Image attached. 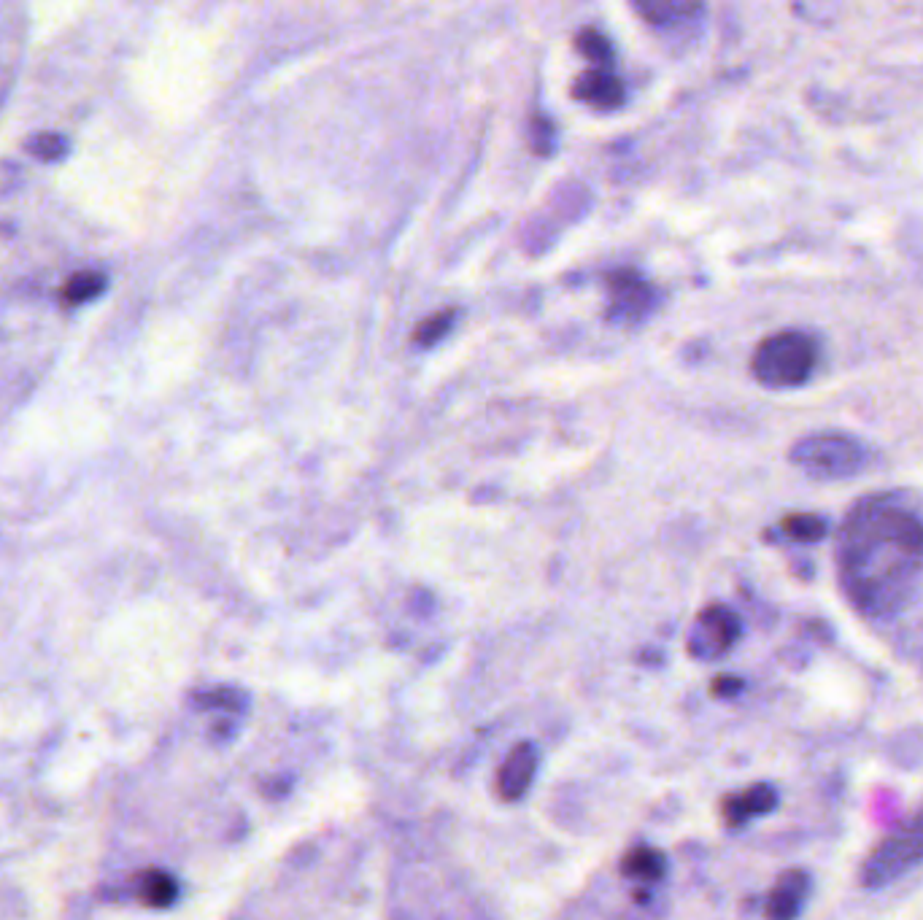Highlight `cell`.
<instances>
[{"label":"cell","instance_id":"6da1fadb","mask_svg":"<svg viewBox=\"0 0 923 920\" xmlns=\"http://www.w3.org/2000/svg\"><path fill=\"white\" fill-rule=\"evenodd\" d=\"M923 567V521L888 497L848 513L837 540L840 586L864 616H894Z\"/></svg>","mask_w":923,"mask_h":920},{"label":"cell","instance_id":"7a4b0ae2","mask_svg":"<svg viewBox=\"0 0 923 920\" xmlns=\"http://www.w3.org/2000/svg\"><path fill=\"white\" fill-rule=\"evenodd\" d=\"M753 376L767 389H797L816 370V340L805 332H775L753 354Z\"/></svg>","mask_w":923,"mask_h":920},{"label":"cell","instance_id":"3957f363","mask_svg":"<svg viewBox=\"0 0 923 920\" xmlns=\"http://www.w3.org/2000/svg\"><path fill=\"white\" fill-rule=\"evenodd\" d=\"M791 462L802 473L821 478V481H845L861 473V467L867 465V448L851 435L818 432V435H807L791 448Z\"/></svg>","mask_w":923,"mask_h":920},{"label":"cell","instance_id":"277c9868","mask_svg":"<svg viewBox=\"0 0 923 920\" xmlns=\"http://www.w3.org/2000/svg\"><path fill=\"white\" fill-rule=\"evenodd\" d=\"M918 864H923V807L875 848L861 869V883L867 888H883Z\"/></svg>","mask_w":923,"mask_h":920},{"label":"cell","instance_id":"5b68a950","mask_svg":"<svg viewBox=\"0 0 923 920\" xmlns=\"http://www.w3.org/2000/svg\"><path fill=\"white\" fill-rule=\"evenodd\" d=\"M740 637V618L724 605H710L699 613L697 624L689 635V651L699 659L721 656Z\"/></svg>","mask_w":923,"mask_h":920},{"label":"cell","instance_id":"8992f818","mask_svg":"<svg viewBox=\"0 0 923 920\" xmlns=\"http://www.w3.org/2000/svg\"><path fill=\"white\" fill-rule=\"evenodd\" d=\"M610 308L608 316L613 322H640L654 308V292L646 278L635 270H619L608 281Z\"/></svg>","mask_w":923,"mask_h":920},{"label":"cell","instance_id":"52a82bcc","mask_svg":"<svg viewBox=\"0 0 923 920\" xmlns=\"http://www.w3.org/2000/svg\"><path fill=\"white\" fill-rule=\"evenodd\" d=\"M573 95L597 108H616L624 100V81L608 65H592L575 79Z\"/></svg>","mask_w":923,"mask_h":920},{"label":"cell","instance_id":"ba28073f","mask_svg":"<svg viewBox=\"0 0 923 920\" xmlns=\"http://www.w3.org/2000/svg\"><path fill=\"white\" fill-rule=\"evenodd\" d=\"M810 894V877L802 869H791L780 877L778 885L772 888L767 899V918L770 920H794Z\"/></svg>","mask_w":923,"mask_h":920},{"label":"cell","instance_id":"9c48e42d","mask_svg":"<svg viewBox=\"0 0 923 920\" xmlns=\"http://www.w3.org/2000/svg\"><path fill=\"white\" fill-rule=\"evenodd\" d=\"M535 767H538V756H535V748L529 745V742H521L511 751V756L505 759L502 764L500 775H497V791H500L502 799H508V802H516L524 791H527L529 780L535 775Z\"/></svg>","mask_w":923,"mask_h":920},{"label":"cell","instance_id":"30bf717a","mask_svg":"<svg viewBox=\"0 0 923 920\" xmlns=\"http://www.w3.org/2000/svg\"><path fill=\"white\" fill-rule=\"evenodd\" d=\"M778 804V794L770 786H753L745 794L732 796L724 802V818L729 826H743L748 818L753 815L770 813L772 807Z\"/></svg>","mask_w":923,"mask_h":920},{"label":"cell","instance_id":"8fae6325","mask_svg":"<svg viewBox=\"0 0 923 920\" xmlns=\"http://www.w3.org/2000/svg\"><path fill=\"white\" fill-rule=\"evenodd\" d=\"M138 899L152 910H165L179 899V883L162 869H149L138 877Z\"/></svg>","mask_w":923,"mask_h":920},{"label":"cell","instance_id":"7c38bea8","mask_svg":"<svg viewBox=\"0 0 923 920\" xmlns=\"http://www.w3.org/2000/svg\"><path fill=\"white\" fill-rule=\"evenodd\" d=\"M624 875L635 877V880H648V883H654L659 877L664 875V856L659 850L651 848H637L629 850L627 858H624Z\"/></svg>","mask_w":923,"mask_h":920},{"label":"cell","instance_id":"4fadbf2b","mask_svg":"<svg viewBox=\"0 0 923 920\" xmlns=\"http://www.w3.org/2000/svg\"><path fill=\"white\" fill-rule=\"evenodd\" d=\"M637 11L648 22H654V25H673V22H681V19L691 17V14H699L702 6H697V3H675V0H654V3H637Z\"/></svg>","mask_w":923,"mask_h":920},{"label":"cell","instance_id":"5bb4252c","mask_svg":"<svg viewBox=\"0 0 923 920\" xmlns=\"http://www.w3.org/2000/svg\"><path fill=\"white\" fill-rule=\"evenodd\" d=\"M575 44H578V52L586 54L592 65H608L610 57H613V49H610V41L602 36L600 30H594V27H586L578 33L575 38Z\"/></svg>","mask_w":923,"mask_h":920},{"label":"cell","instance_id":"9a60e30c","mask_svg":"<svg viewBox=\"0 0 923 920\" xmlns=\"http://www.w3.org/2000/svg\"><path fill=\"white\" fill-rule=\"evenodd\" d=\"M783 529H786V535L794 537V540L816 543V540H821V537L826 535V521L818 519V516H789V519L783 521Z\"/></svg>","mask_w":923,"mask_h":920},{"label":"cell","instance_id":"2e32d148","mask_svg":"<svg viewBox=\"0 0 923 920\" xmlns=\"http://www.w3.org/2000/svg\"><path fill=\"white\" fill-rule=\"evenodd\" d=\"M103 286H106V278L100 276V273H81L68 284L65 289V297L71 300V303H87L92 297H98L103 292Z\"/></svg>","mask_w":923,"mask_h":920},{"label":"cell","instance_id":"e0dca14e","mask_svg":"<svg viewBox=\"0 0 923 920\" xmlns=\"http://www.w3.org/2000/svg\"><path fill=\"white\" fill-rule=\"evenodd\" d=\"M198 707H225V710H241L243 707V697L233 688H214V691H206V694H200Z\"/></svg>","mask_w":923,"mask_h":920},{"label":"cell","instance_id":"ac0fdd59","mask_svg":"<svg viewBox=\"0 0 923 920\" xmlns=\"http://www.w3.org/2000/svg\"><path fill=\"white\" fill-rule=\"evenodd\" d=\"M451 319H454V311L438 313V316H432V319H427L424 324H419V330H416L413 338L419 340V343H424V346H430V343H435L443 332L449 330Z\"/></svg>","mask_w":923,"mask_h":920},{"label":"cell","instance_id":"d6986e66","mask_svg":"<svg viewBox=\"0 0 923 920\" xmlns=\"http://www.w3.org/2000/svg\"><path fill=\"white\" fill-rule=\"evenodd\" d=\"M38 157H44V160H54V157H60L65 149V141L60 135H41L36 143Z\"/></svg>","mask_w":923,"mask_h":920},{"label":"cell","instance_id":"ffe728a7","mask_svg":"<svg viewBox=\"0 0 923 920\" xmlns=\"http://www.w3.org/2000/svg\"><path fill=\"white\" fill-rule=\"evenodd\" d=\"M740 688H743V683L737 678H718L716 683H713V694H721V697H724V694H735Z\"/></svg>","mask_w":923,"mask_h":920}]
</instances>
